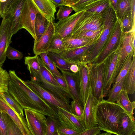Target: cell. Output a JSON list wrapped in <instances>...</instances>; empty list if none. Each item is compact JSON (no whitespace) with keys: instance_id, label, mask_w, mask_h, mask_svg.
<instances>
[{"instance_id":"d6986e66","label":"cell","mask_w":135,"mask_h":135,"mask_svg":"<svg viewBox=\"0 0 135 135\" xmlns=\"http://www.w3.org/2000/svg\"><path fill=\"white\" fill-rule=\"evenodd\" d=\"M53 22H49L45 31L37 41L35 40L33 51L35 55L48 51L52 39L55 34V27Z\"/></svg>"},{"instance_id":"680465c9","label":"cell","mask_w":135,"mask_h":135,"mask_svg":"<svg viewBox=\"0 0 135 135\" xmlns=\"http://www.w3.org/2000/svg\"><path fill=\"white\" fill-rule=\"evenodd\" d=\"M56 7L63 6L62 0H50Z\"/></svg>"},{"instance_id":"6125c7cd","label":"cell","mask_w":135,"mask_h":135,"mask_svg":"<svg viewBox=\"0 0 135 135\" xmlns=\"http://www.w3.org/2000/svg\"><path fill=\"white\" fill-rule=\"evenodd\" d=\"M1 17V13H0V18Z\"/></svg>"},{"instance_id":"f546056e","label":"cell","mask_w":135,"mask_h":135,"mask_svg":"<svg viewBox=\"0 0 135 135\" xmlns=\"http://www.w3.org/2000/svg\"><path fill=\"white\" fill-rule=\"evenodd\" d=\"M110 5L109 0H99L85 7L84 10L89 13L100 15Z\"/></svg>"},{"instance_id":"f5cc1de1","label":"cell","mask_w":135,"mask_h":135,"mask_svg":"<svg viewBox=\"0 0 135 135\" xmlns=\"http://www.w3.org/2000/svg\"><path fill=\"white\" fill-rule=\"evenodd\" d=\"M38 55L40 56V58L43 63L48 68L49 65V57L46 52L41 53Z\"/></svg>"},{"instance_id":"9f6ffc18","label":"cell","mask_w":135,"mask_h":135,"mask_svg":"<svg viewBox=\"0 0 135 135\" xmlns=\"http://www.w3.org/2000/svg\"><path fill=\"white\" fill-rule=\"evenodd\" d=\"M80 0H62L63 6H69L75 4Z\"/></svg>"},{"instance_id":"681fc988","label":"cell","mask_w":135,"mask_h":135,"mask_svg":"<svg viewBox=\"0 0 135 135\" xmlns=\"http://www.w3.org/2000/svg\"><path fill=\"white\" fill-rule=\"evenodd\" d=\"M0 135H7L6 122L2 112H0Z\"/></svg>"},{"instance_id":"ab89813d","label":"cell","mask_w":135,"mask_h":135,"mask_svg":"<svg viewBox=\"0 0 135 135\" xmlns=\"http://www.w3.org/2000/svg\"><path fill=\"white\" fill-rule=\"evenodd\" d=\"M133 54V53L130 54L127 57L116 78L114 83L120 81L127 74L132 62Z\"/></svg>"},{"instance_id":"44dd1931","label":"cell","mask_w":135,"mask_h":135,"mask_svg":"<svg viewBox=\"0 0 135 135\" xmlns=\"http://www.w3.org/2000/svg\"><path fill=\"white\" fill-rule=\"evenodd\" d=\"M78 65L81 98L83 106L88 97L90 87L88 70L86 67L81 63H79Z\"/></svg>"},{"instance_id":"836d02e7","label":"cell","mask_w":135,"mask_h":135,"mask_svg":"<svg viewBox=\"0 0 135 135\" xmlns=\"http://www.w3.org/2000/svg\"><path fill=\"white\" fill-rule=\"evenodd\" d=\"M118 20L122 32L127 33L134 31L135 22L132 18L131 11L127 12L122 18Z\"/></svg>"},{"instance_id":"6da1fadb","label":"cell","mask_w":135,"mask_h":135,"mask_svg":"<svg viewBox=\"0 0 135 135\" xmlns=\"http://www.w3.org/2000/svg\"><path fill=\"white\" fill-rule=\"evenodd\" d=\"M8 91L23 109L34 110L59 119L58 113L49 104L31 89L14 70L9 71Z\"/></svg>"},{"instance_id":"5bb4252c","label":"cell","mask_w":135,"mask_h":135,"mask_svg":"<svg viewBox=\"0 0 135 135\" xmlns=\"http://www.w3.org/2000/svg\"><path fill=\"white\" fill-rule=\"evenodd\" d=\"M85 10L76 12L67 18L54 23L55 34H58L64 39L70 36L79 18Z\"/></svg>"},{"instance_id":"7402d4cb","label":"cell","mask_w":135,"mask_h":135,"mask_svg":"<svg viewBox=\"0 0 135 135\" xmlns=\"http://www.w3.org/2000/svg\"><path fill=\"white\" fill-rule=\"evenodd\" d=\"M95 43H91L83 47L67 50L60 54L70 62L78 65L81 63L82 57L85 52L93 46Z\"/></svg>"},{"instance_id":"d4e9b609","label":"cell","mask_w":135,"mask_h":135,"mask_svg":"<svg viewBox=\"0 0 135 135\" xmlns=\"http://www.w3.org/2000/svg\"><path fill=\"white\" fill-rule=\"evenodd\" d=\"M92 40L89 38L74 35L63 39L66 50L85 46L91 43Z\"/></svg>"},{"instance_id":"f907efd6","label":"cell","mask_w":135,"mask_h":135,"mask_svg":"<svg viewBox=\"0 0 135 135\" xmlns=\"http://www.w3.org/2000/svg\"><path fill=\"white\" fill-rule=\"evenodd\" d=\"M53 74L54 77L58 83L68 92L66 83L63 76H60L55 74Z\"/></svg>"},{"instance_id":"83f0119b","label":"cell","mask_w":135,"mask_h":135,"mask_svg":"<svg viewBox=\"0 0 135 135\" xmlns=\"http://www.w3.org/2000/svg\"><path fill=\"white\" fill-rule=\"evenodd\" d=\"M117 103L129 115H133L135 108L134 101L131 102L129 99L128 93L124 89L122 91Z\"/></svg>"},{"instance_id":"603a6c76","label":"cell","mask_w":135,"mask_h":135,"mask_svg":"<svg viewBox=\"0 0 135 135\" xmlns=\"http://www.w3.org/2000/svg\"><path fill=\"white\" fill-rule=\"evenodd\" d=\"M26 0H20L12 12L4 17L9 18L11 22L12 30L13 35L22 29L20 23L21 12Z\"/></svg>"},{"instance_id":"94428289","label":"cell","mask_w":135,"mask_h":135,"mask_svg":"<svg viewBox=\"0 0 135 135\" xmlns=\"http://www.w3.org/2000/svg\"><path fill=\"white\" fill-rule=\"evenodd\" d=\"M3 65H0V67H2Z\"/></svg>"},{"instance_id":"11a10c76","label":"cell","mask_w":135,"mask_h":135,"mask_svg":"<svg viewBox=\"0 0 135 135\" xmlns=\"http://www.w3.org/2000/svg\"><path fill=\"white\" fill-rule=\"evenodd\" d=\"M135 0H131V12L132 18L133 21L135 22Z\"/></svg>"},{"instance_id":"b9f144b4","label":"cell","mask_w":135,"mask_h":135,"mask_svg":"<svg viewBox=\"0 0 135 135\" xmlns=\"http://www.w3.org/2000/svg\"><path fill=\"white\" fill-rule=\"evenodd\" d=\"M99 0H80L76 3L70 6L76 12L83 11L86 6Z\"/></svg>"},{"instance_id":"4dcf8cb0","label":"cell","mask_w":135,"mask_h":135,"mask_svg":"<svg viewBox=\"0 0 135 135\" xmlns=\"http://www.w3.org/2000/svg\"><path fill=\"white\" fill-rule=\"evenodd\" d=\"M66 49L63 39L58 34H55L49 47L48 51L61 54Z\"/></svg>"},{"instance_id":"7c38bea8","label":"cell","mask_w":135,"mask_h":135,"mask_svg":"<svg viewBox=\"0 0 135 135\" xmlns=\"http://www.w3.org/2000/svg\"><path fill=\"white\" fill-rule=\"evenodd\" d=\"M123 38L121 44L118 50L117 61L114 74L115 80L128 56L134 52L132 44L133 37L134 31L126 33Z\"/></svg>"},{"instance_id":"ac0fdd59","label":"cell","mask_w":135,"mask_h":135,"mask_svg":"<svg viewBox=\"0 0 135 135\" xmlns=\"http://www.w3.org/2000/svg\"><path fill=\"white\" fill-rule=\"evenodd\" d=\"M57 108L59 119L61 126L77 131L80 133L86 130L80 118L61 108Z\"/></svg>"},{"instance_id":"6f0895ef","label":"cell","mask_w":135,"mask_h":135,"mask_svg":"<svg viewBox=\"0 0 135 135\" xmlns=\"http://www.w3.org/2000/svg\"><path fill=\"white\" fill-rule=\"evenodd\" d=\"M79 67L78 65L75 64H72L70 68V71L74 73H76L78 72Z\"/></svg>"},{"instance_id":"30bf717a","label":"cell","mask_w":135,"mask_h":135,"mask_svg":"<svg viewBox=\"0 0 135 135\" xmlns=\"http://www.w3.org/2000/svg\"><path fill=\"white\" fill-rule=\"evenodd\" d=\"M24 112L32 135H45L46 119L45 115L28 109H25Z\"/></svg>"},{"instance_id":"9a60e30c","label":"cell","mask_w":135,"mask_h":135,"mask_svg":"<svg viewBox=\"0 0 135 135\" xmlns=\"http://www.w3.org/2000/svg\"><path fill=\"white\" fill-rule=\"evenodd\" d=\"M0 112L7 113L14 121L23 135H32L26 118L17 112L0 97Z\"/></svg>"},{"instance_id":"4fadbf2b","label":"cell","mask_w":135,"mask_h":135,"mask_svg":"<svg viewBox=\"0 0 135 135\" xmlns=\"http://www.w3.org/2000/svg\"><path fill=\"white\" fill-rule=\"evenodd\" d=\"M2 18L0 25V65H3L6 60V51L13 35L10 20L5 17Z\"/></svg>"},{"instance_id":"816d5d0a","label":"cell","mask_w":135,"mask_h":135,"mask_svg":"<svg viewBox=\"0 0 135 135\" xmlns=\"http://www.w3.org/2000/svg\"><path fill=\"white\" fill-rule=\"evenodd\" d=\"M49 65L48 68L53 74L59 76H62V74L58 70L54 63L49 58Z\"/></svg>"},{"instance_id":"7bdbcfd3","label":"cell","mask_w":135,"mask_h":135,"mask_svg":"<svg viewBox=\"0 0 135 135\" xmlns=\"http://www.w3.org/2000/svg\"><path fill=\"white\" fill-rule=\"evenodd\" d=\"M6 56L11 60L21 59L23 56L22 53L9 45L6 52Z\"/></svg>"},{"instance_id":"e0dca14e","label":"cell","mask_w":135,"mask_h":135,"mask_svg":"<svg viewBox=\"0 0 135 135\" xmlns=\"http://www.w3.org/2000/svg\"><path fill=\"white\" fill-rule=\"evenodd\" d=\"M122 33L120 25L118 20L106 46L96 58L95 61L93 62V63L98 64L103 62L113 51L116 46L118 45Z\"/></svg>"},{"instance_id":"e575fe53","label":"cell","mask_w":135,"mask_h":135,"mask_svg":"<svg viewBox=\"0 0 135 135\" xmlns=\"http://www.w3.org/2000/svg\"><path fill=\"white\" fill-rule=\"evenodd\" d=\"M125 77L118 82L114 83L112 88L110 89L107 95L108 97L107 100V101L114 102L118 100L121 92L124 89V83Z\"/></svg>"},{"instance_id":"4316f807","label":"cell","mask_w":135,"mask_h":135,"mask_svg":"<svg viewBox=\"0 0 135 135\" xmlns=\"http://www.w3.org/2000/svg\"><path fill=\"white\" fill-rule=\"evenodd\" d=\"M49 57L60 70L70 71L71 65L73 64L65 59L60 54L51 51L46 52Z\"/></svg>"},{"instance_id":"8992f818","label":"cell","mask_w":135,"mask_h":135,"mask_svg":"<svg viewBox=\"0 0 135 135\" xmlns=\"http://www.w3.org/2000/svg\"><path fill=\"white\" fill-rule=\"evenodd\" d=\"M103 27V21L100 15L85 11L77 22L71 35H76L86 31H102Z\"/></svg>"},{"instance_id":"484cf974","label":"cell","mask_w":135,"mask_h":135,"mask_svg":"<svg viewBox=\"0 0 135 135\" xmlns=\"http://www.w3.org/2000/svg\"><path fill=\"white\" fill-rule=\"evenodd\" d=\"M128 73L125 77L124 88L128 94H133L135 91V57L134 54Z\"/></svg>"},{"instance_id":"ee69618b","label":"cell","mask_w":135,"mask_h":135,"mask_svg":"<svg viewBox=\"0 0 135 135\" xmlns=\"http://www.w3.org/2000/svg\"><path fill=\"white\" fill-rule=\"evenodd\" d=\"M73 10L72 8L68 6L60 7L56 15V19L59 21L67 18Z\"/></svg>"},{"instance_id":"bcb514c9","label":"cell","mask_w":135,"mask_h":135,"mask_svg":"<svg viewBox=\"0 0 135 135\" xmlns=\"http://www.w3.org/2000/svg\"><path fill=\"white\" fill-rule=\"evenodd\" d=\"M102 31H86L82 32L76 35L80 37L87 38L93 40L98 38L100 35Z\"/></svg>"},{"instance_id":"60d3db41","label":"cell","mask_w":135,"mask_h":135,"mask_svg":"<svg viewBox=\"0 0 135 135\" xmlns=\"http://www.w3.org/2000/svg\"><path fill=\"white\" fill-rule=\"evenodd\" d=\"M10 79L9 73L0 67V93L8 91V84Z\"/></svg>"},{"instance_id":"db71d44e","label":"cell","mask_w":135,"mask_h":135,"mask_svg":"<svg viewBox=\"0 0 135 135\" xmlns=\"http://www.w3.org/2000/svg\"><path fill=\"white\" fill-rule=\"evenodd\" d=\"M119 0H109L110 5L115 12L118 7Z\"/></svg>"},{"instance_id":"1f68e13d","label":"cell","mask_w":135,"mask_h":135,"mask_svg":"<svg viewBox=\"0 0 135 135\" xmlns=\"http://www.w3.org/2000/svg\"><path fill=\"white\" fill-rule=\"evenodd\" d=\"M61 126L59 119L48 116L46 119L45 135H57L58 129Z\"/></svg>"},{"instance_id":"d6a6232c","label":"cell","mask_w":135,"mask_h":135,"mask_svg":"<svg viewBox=\"0 0 135 135\" xmlns=\"http://www.w3.org/2000/svg\"><path fill=\"white\" fill-rule=\"evenodd\" d=\"M49 22L40 13L36 15L35 24V30L36 36V40H37L46 30Z\"/></svg>"},{"instance_id":"f6af8a7d","label":"cell","mask_w":135,"mask_h":135,"mask_svg":"<svg viewBox=\"0 0 135 135\" xmlns=\"http://www.w3.org/2000/svg\"><path fill=\"white\" fill-rule=\"evenodd\" d=\"M71 112L74 115L81 118L83 111V107L77 101L73 100L71 102Z\"/></svg>"},{"instance_id":"3957f363","label":"cell","mask_w":135,"mask_h":135,"mask_svg":"<svg viewBox=\"0 0 135 135\" xmlns=\"http://www.w3.org/2000/svg\"><path fill=\"white\" fill-rule=\"evenodd\" d=\"M101 17L103 23L101 33L94 46L86 51V54L83 56L82 63L85 61H91L97 57L108 40L118 21L115 14L111 12L104 13Z\"/></svg>"},{"instance_id":"74e56055","label":"cell","mask_w":135,"mask_h":135,"mask_svg":"<svg viewBox=\"0 0 135 135\" xmlns=\"http://www.w3.org/2000/svg\"><path fill=\"white\" fill-rule=\"evenodd\" d=\"M2 113L6 122L7 135H23L19 128L9 116L6 113Z\"/></svg>"},{"instance_id":"ffe728a7","label":"cell","mask_w":135,"mask_h":135,"mask_svg":"<svg viewBox=\"0 0 135 135\" xmlns=\"http://www.w3.org/2000/svg\"><path fill=\"white\" fill-rule=\"evenodd\" d=\"M39 13L49 22H53L55 19V14L56 7L50 0H31Z\"/></svg>"},{"instance_id":"2e32d148","label":"cell","mask_w":135,"mask_h":135,"mask_svg":"<svg viewBox=\"0 0 135 135\" xmlns=\"http://www.w3.org/2000/svg\"><path fill=\"white\" fill-rule=\"evenodd\" d=\"M60 70L66 83L68 92L71 99L77 101L83 106L81 98L79 72L74 73Z\"/></svg>"},{"instance_id":"7dc6e473","label":"cell","mask_w":135,"mask_h":135,"mask_svg":"<svg viewBox=\"0 0 135 135\" xmlns=\"http://www.w3.org/2000/svg\"><path fill=\"white\" fill-rule=\"evenodd\" d=\"M58 135H79V131L68 127L61 126L57 130Z\"/></svg>"},{"instance_id":"ba28073f","label":"cell","mask_w":135,"mask_h":135,"mask_svg":"<svg viewBox=\"0 0 135 135\" xmlns=\"http://www.w3.org/2000/svg\"><path fill=\"white\" fill-rule=\"evenodd\" d=\"M39 13L31 0H26L20 17V23L22 28L27 31L36 40L35 24L37 14Z\"/></svg>"},{"instance_id":"d590c367","label":"cell","mask_w":135,"mask_h":135,"mask_svg":"<svg viewBox=\"0 0 135 135\" xmlns=\"http://www.w3.org/2000/svg\"><path fill=\"white\" fill-rule=\"evenodd\" d=\"M20 0H0V12L1 17L9 14Z\"/></svg>"},{"instance_id":"cb8c5ba5","label":"cell","mask_w":135,"mask_h":135,"mask_svg":"<svg viewBox=\"0 0 135 135\" xmlns=\"http://www.w3.org/2000/svg\"><path fill=\"white\" fill-rule=\"evenodd\" d=\"M135 122L133 115L127 113L122 118L119 127V135H134Z\"/></svg>"},{"instance_id":"f1b7e54d","label":"cell","mask_w":135,"mask_h":135,"mask_svg":"<svg viewBox=\"0 0 135 135\" xmlns=\"http://www.w3.org/2000/svg\"><path fill=\"white\" fill-rule=\"evenodd\" d=\"M38 55L33 56H28L25 57V63L31 75V78L37 76L40 68V57Z\"/></svg>"},{"instance_id":"277c9868","label":"cell","mask_w":135,"mask_h":135,"mask_svg":"<svg viewBox=\"0 0 135 135\" xmlns=\"http://www.w3.org/2000/svg\"><path fill=\"white\" fill-rule=\"evenodd\" d=\"M40 68L38 75L31 80L40 82L45 88L57 97L70 104L71 99L68 91L57 81L48 67L40 57Z\"/></svg>"},{"instance_id":"52a82bcc","label":"cell","mask_w":135,"mask_h":135,"mask_svg":"<svg viewBox=\"0 0 135 135\" xmlns=\"http://www.w3.org/2000/svg\"><path fill=\"white\" fill-rule=\"evenodd\" d=\"M104 67L105 63L103 62L88 69L92 93L99 102L104 99L103 90Z\"/></svg>"},{"instance_id":"5b68a950","label":"cell","mask_w":135,"mask_h":135,"mask_svg":"<svg viewBox=\"0 0 135 135\" xmlns=\"http://www.w3.org/2000/svg\"><path fill=\"white\" fill-rule=\"evenodd\" d=\"M25 84L42 99L51 105L58 113L57 107L61 108L71 113V105L58 98L44 88L41 84L33 80L25 81Z\"/></svg>"},{"instance_id":"8d00e7d4","label":"cell","mask_w":135,"mask_h":135,"mask_svg":"<svg viewBox=\"0 0 135 135\" xmlns=\"http://www.w3.org/2000/svg\"><path fill=\"white\" fill-rule=\"evenodd\" d=\"M0 97L20 115L24 116L23 109L8 91L0 93Z\"/></svg>"},{"instance_id":"7a4b0ae2","label":"cell","mask_w":135,"mask_h":135,"mask_svg":"<svg viewBox=\"0 0 135 135\" xmlns=\"http://www.w3.org/2000/svg\"><path fill=\"white\" fill-rule=\"evenodd\" d=\"M126 113L117 103L103 99L99 102L97 108L95 115L97 125L101 130L119 135L121 119Z\"/></svg>"},{"instance_id":"8fae6325","label":"cell","mask_w":135,"mask_h":135,"mask_svg":"<svg viewBox=\"0 0 135 135\" xmlns=\"http://www.w3.org/2000/svg\"><path fill=\"white\" fill-rule=\"evenodd\" d=\"M113 52L107 57V61L106 63H105L103 90V98L107 96L112 84L115 82L114 74L117 61L118 50Z\"/></svg>"},{"instance_id":"f35d334b","label":"cell","mask_w":135,"mask_h":135,"mask_svg":"<svg viewBox=\"0 0 135 135\" xmlns=\"http://www.w3.org/2000/svg\"><path fill=\"white\" fill-rule=\"evenodd\" d=\"M131 11V0H119L116 13L118 20L122 18L128 12Z\"/></svg>"},{"instance_id":"c3c4849f","label":"cell","mask_w":135,"mask_h":135,"mask_svg":"<svg viewBox=\"0 0 135 135\" xmlns=\"http://www.w3.org/2000/svg\"><path fill=\"white\" fill-rule=\"evenodd\" d=\"M100 131L98 126H94L86 129L79 135H99L101 133Z\"/></svg>"},{"instance_id":"9c48e42d","label":"cell","mask_w":135,"mask_h":135,"mask_svg":"<svg viewBox=\"0 0 135 135\" xmlns=\"http://www.w3.org/2000/svg\"><path fill=\"white\" fill-rule=\"evenodd\" d=\"M99 102L93 95L90 86L89 94L83 105V111L81 119L85 129L97 126L95 115Z\"/></svg>"},{"instance_id":"91938a15","label":"cell","mask_w":135,"mask_h":135,"mask_svg":"<svg viewBox=\"0 0 135 135\" xmlns=\"http://www.w3.org/2000/svg\"><path fill=\"white\" fill-rule=\"evenodd\" d=\"M112 134V133L108 132H106V133H100L99 134V135H110Z\"/></svg>"}]
</instances>
